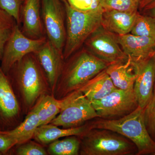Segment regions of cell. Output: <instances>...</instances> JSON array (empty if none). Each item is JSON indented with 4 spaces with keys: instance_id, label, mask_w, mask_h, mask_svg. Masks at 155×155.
Instances as JSON below:
<instances>
[{
    "instance_id": "6da1fadb",
    "label": "cell",
    "mask_w": 155,
    "mask_h": 155,
    "mask_svg": "<svg viewBox=\"0 0 155 155\" xmlns=\"http://www.w3.org/2000/svg\"><path fill=\"white\" fill-rule=\"evenodd\" d=\"M7 75L25 116L42 96L52 94L47 77L35 53L25 56Z\"/></svg>"
},
{
    "instance_id": "7a4b0ae2",
    "label": "cell",
    "mask_w": 155,
    "mask_h": 155,
    "mask_svg": "<svg viewBox=\"0 0 155 155\" xmlns=\"http://www.w3.org/2000/svg\"><path fill=\"white\" fill-rule=\"evenodd\" d=\"M108 66L84 47L81 48L64 61L54 96L61 99L78 90Z\"/></svg>"
},
{
    "instance_id": "3957f363",
    "label": "cell",
    "mask_w": 155,
    "mask_h": 155,
    "mask_svg": "<svg viewBox=\"0 0 155 155\" xmlns=\"http://www.w3.org/2000/svg\"><path fill=\"white\" fill-rule=\"evenodd\" d=\"M91 128L108 129L131 140L137 148V155H155V141L145 124L144 108L137 107L126 116L116 119L95 118L89 121Z\"/></svg>"
},
{
    "instance_id": "277c9868",
    "label": "cell",
    "mask_w": 155,
    "mask_h": 155,
    "mask_svg": "<svg viewBox=\"0 0 155 155\" xmlns=\"http://www.w3.org/2000/svg\"><path fill=\"white\" fill-rule=\"evenodd\" d=\"M79 137V155H132L137 153V148L131 140L108 129L91 128Z\"/></svg>"
},
{
    "instance_id": "5b68a950",
    "label": "cell",
    "mask_w": 155,
    "mask_h": 155,
    "mask_svg": "<svg viewBox=\"0 0 155 155\" xmlns=\"http://www.w3.org/2000/svg\"><path fill=\"white\" fill-rule=\"evenodd\" d=\"M62 1L66 11V38L63 52L65 60L82 48L101 25L103 12L83 13L72 8L67 0Z\"/></svg>"
},
{
    "instance_id": "8992f818",
    "label": "cell",
    "mask_w": 155,
    "mask_h": 155,
    "mask_svg": "<svg viewBox=\"0 0 155 155\" xmlns=\"http://www.w3.org/2000/svg\"><path fill=\"white\" fill-rule=\"evenodd\" d=\"M61 112L49 124L63 128L79 127L98 117L91 102L79 90L63 98Z\"/></svg>"
},
{
    "instance_id": "52a82bcc",
    "label": "cell",
    "mask_w": 155,
    "mask_h": 155,
    "mask_svg": "<svg viewBox=\"0 0 155 155\" xmlns=\"http://www.w3.org/2000/svg\"><path fill=\"white\" fill-rule=\"evenodd\" d=\"M42 21L48 40L63 52L66 38V11L62 0H41Z\"/></svg>"
},
{
    "instance_id": "ba28073f",
    "label": "cell",
    "mask_w": 155,
    "mask_h": 155,
    "mask_svg": "<svg viewBox=\"0 0 155 155\" xmlns=\"http://www.w3.org/2000/svg\"><path fill=\"white\" fill-rule=\"evenodd\" d=\"M84 47L108 65L128 60L118 42L117 35L108 31L101 25L87 39Z\"/></svg>"
},
{
    "instance_id": "9c48e42d",
    "label": "cell",
    "mask_w": 155,
    "mask_h": 155,
    "mask_svg": "<svg viewBox=\"0 0 155 155\" xmlns=\"http://www.w3.org/2000/svg\"><path fill=\"white\" fill-rule=\"evenodd\" d=\"M98 118L116 119L130 114L138 107L133 90L116 88L101 99L91 102Z\"/></svg>"
},
{
    "instance_id": "30bf717a",
    "label": "cell",
    "mask_w": 155,
    "mask_h": 155,
    "mask_svg": "<svg viewBox=\"0 0 155 155\" xmlns=\"http://www.w3.org/2000/svg\"><path fill=\"white\" fill-rule=\"evenodd\" d=\"M47 40L46 36L38 39L29 38L22 33L19 25H16L5 45L0 61L3 72L8 74L14 64L28 54L36 53Z\"/></svg>"
},
{
    "instance_id": "8fae6325",
    "label": "cell",
    "mask_w": 155,
    "mask_h": 155,
    "mask_svg": "<svg viewBox=\"0 0 155 155\" xmlns=\"http://www.w3.org/2000/svg\"><path fill=\"white\" fill-rule=\"evenodd\" d=\"M25 117L8 76L0 65V130L14 129Z\"/></svg>"
},
{
    "instance_id": "7c38bea8",
    "label": "cell",
    "mask_w": 155,
    "mask_h": 155,
    "mask_svg": "<svg viewBox=\"0 0 155 155\" xmlns=\"http://www.w3.org/2000/svg\"><path fill=\"white\" fill-rule=\"evenodd\" d=\"M130 61L136 75L134 91L139 107L144 108L153 92L155 84L154 58L153 56L144 60L133 61L130 59Z\"/></svg>"
},
{
    "instance_id": "4fadbf2b",
    "label": "cell",
    "mask_w": 155,
    "mask_h": 155,
    "mask_svg": "<svg viewBox=\"0 0 155 155\" xmlns=\"http://www.w3.org/2000/svg\"><path fill=\"white\" fill-rule=\"evenodd\" d=\"M35 54L46 75L52 94L54 95L65 61L63 53L48 39Z\"/></svg>"
},
{
    "instance_id": "5bb4252c",
    "label": "cell",
    "mask_w": 155,
    "mask_h": 155,
    "mask_svg": "<svg viewBox=\"0 0 155 155\" xmlns=\"http://www.w3.org/2000/svg\"><path fill=\"white\" fill-rule=\"evenodd\" d=\"M20 28L28 37L38 39L46 36L42 21L41 0H24L20 12Z\"/></svg>"
},
{
    "instance_id": "9a60e30c",
    "label": "cell",
    "mask_w": 155,
    "mask_h": 155,
    "mask_svg": "<svg viewBox=\"0 0 155 155\" xmlns=\"http://www.w3.org/2000/svg\"><path fill=\"white\" fill-rule=\"evenodd\" d=\"M122 51L130 60L139 61L150 58L155 52V39L131 33L117 35Z\"/></svg>"
},
{
    "instance_id": "2e32d148",
    "label": "cell",
    "mask_w": 155,
    "mask_h": 155,
    "mask_svg": "<svg viewBox=\"0 0 155 155\" xmlns=\"http://www.w3.org/2000/svg\"><path fill=\"white\" fill-rule=\"evenodd\" d=\"M139 13V11L128 13L115 10L104 11L101 25L116 35H125L131 32Z\"/></svg>"
},
{
    "instance_id": "e0dca14e",
    "label": "cell",
    "mask_w": 155,
    "mask_h": 155,
    "mask_svg": "<svg viewBox=\"0 0 155 155\" xmlns=\"http://www.w3.org/2000/svg\"><path fill=\"white\" fill-rule=\"evenodd\" d=\"M89 122L79 127L59 128L56 125L48 124L39 126L35 130L33 139L44 146L63 137L71 136H79L91 129Z\"/></svg>"
},
{
    "instance_id": "ac0fdd59",
    "label": "cell",
    "mask_w": 155,
    "mask_h": 155,
    "mask_svg": "<svg viewBox=\"0 0 155 155\" xmlns=\"http://www.w3.org/2000/svg\"><path fill=\"white\" fill-rule=\"evenodd\" d=\"M116 88L105 69L89 80L78 90L91 102L102 98Z\"/></svg>"
},
{
    "instance_id": "d6986e66",
    "label": "cell",
    "mask_w": 155,
    "mask_h": 155,
    "mask_svg": "<svg viewBox=\"0 0 155 155\" xmlns=\"http://www.w3.org/2000/svg\"><path fill=\"white\" fill-rule=\"evenodd\" d=\"M106 71L116 88L133 90L136 75L129 58L125 62L108 65Z\"/></svg>"
},
{
    "instance_id": "ffe728a7",
    "label": "cell",
    "mask_w": 155,
    "mask_h": 155,
    "mask_svg": "<svg viewBox=\"0 0 155 155\" xmlns=\"http://www.w3.org/2000/svg\"><path fill=\"white\" fill-rule=\"evenodd\" d=\"M63 105V98L58 99L53 94H45L40 97L32 108L38 115L40 126L49 124L61 112Z\"/></svg>"
},
{
    "instance_id": "44dd1931",
    "label": "cell",
    "mask_w": 155,
    "mask_h": 155,
    "mask_svg": "<svg viewBox=\"0 0 155 155\" xmlns=\"http://www.w3.org/2000/svg\"><path fill=\"white\" fill-rule=\"evenodd\" d=\"M39 126L38 115L36 111L32 109L17 127L12 130L0 131L15 139L17 140V144H20L33 139L35 130Z\"/></svg>"
},
{
    "instance_id": "7402d4cb",
    "label": "cell",
    "mask_w": 155,
    "mask_h": 155,
    "mask_svg": "<svg viewBox=\"0 0 155 155\" xmlns=\"http://www.w3.org/2000/svg\"><path fill=\"white\" fill-rule=\"evenodd\" d=\"M80 146L79 136H71L51 143L47 150L50 155H78Z\"/></svg>"
},
{
    "instance_id": "603a6c76",
    "label": "cell",
    "mask_w": 155,
    "mask_h": 155,
    "mask_svg": "<svg viewBox=\"0 0 155 155\" xmlns=\"http://www.w3.org/2000/svg\"><path fill=\"white\" fill-rule=\"evenodd\" d=\"M17 25V21L14 17L0 8V61L5 45Z\"/></svg>"
},
{
    "instance_id": "cb8c5ba5",
    "label": "cell",
    "mask_w": 155,
    "mask_h": 155,
    "mask_svg": "<svg viewBox=\"0 0 155 155\" xmlns=\"http://www.w3.org/2000/svg\"><path fill=\"white\" fill-rule=\"evenodd\" d=\"M130 33L155 39V18L139 13Z\"/></svg>"
},
{
    "instance_id": "d4e9b609",
    "label": "cell",
    "mask_w": 155,
    "mask_h": 155,
    "mask_svg": "<svg viewBox=\"0 0 155 155\" xmlns=\"http://www.w3.org/2000/svg\"><path fill=\"white\" fill-rule=\"evenodd\" d=\"M104 11H115L134 13L138 12L139 0H100Z\"/></svg>"
},
{
    "instance_id": "484cf974",
    "label": "cell",
    "mask_w": 155,
    "mask_h": 155,
    "mask_svg": "<svg viewBox=\"0 0 155 155\" xmlns=\"http://www.w3.org/2000/svg\"><path fill=\"white\" fill-rule=\"evenodd\" d=\"M28 140L22 144H17L11 150L16 155H48L46 149L43 145L35 140ZM10 150V151H11Z\"/></svg>"
},
{
    "instance_id": "4316f807",
    "label": "cell",
    "mask_w": 155,
    "mask_h": 155,
    "mask_svg": "<svg viewBox=\"0 0 155 155\" xmlns=\"http://www.w3.org/2000/svg\"><path fill=\"white\" fill-rule=\"evenodd\" d=\"M144 119L147 130L155 141V84L152 96L144 108Z\"/></svg>"
},
{
    "instance_id": "83f0119b",
    "label": "cell",
    "mask_w": 155,
    "mask_h": 155,
    "mask_svg": "<svg viewBox=\"0 0 155 155\" xmlns=\"http://www.w3.org/2000/svg\"><path fill=\"white\" fill-rule=\"evenodd\" d=\"M69 6L76 11L83 13L104 12L100 0H67Z\"/></svg>"
},
{
    "instance_id": "f1b7e54d",
    "label": "cell",
    "mask_w": 155,
    "mask_h": 155,
    "mask_svg": "<svg viewBox=\"0 0 155 155\" xmlns=\"http://www.w3.org/2000/svg\"><path fill=\"white\" fill-rule=\"evenodd\" d=\"M24 0H0V8L6 11L16 19L20 26V12Z\"/></svg>"
},
{
    "instance_id": "f546056e",
    "label": "cell",
    "mask_w": 155,
    "mask_h": 155,
    "mask_svg": "<svg viewBox=\"0 0 155 155\" xmlns=\"http://www.w3.org/2000/svg\"><path fill=\"white\" fill-rule=\"evenodd\" d=\"M17 141L15 139L0 131V154H7L15 146Z\"/></svg>"
},
{
    "instance_id": "4dcf8cb0",
    "label": "cell",
    "mask_w": 155,
    "mask_h": 155,
    "mask_svg": "<svg viewBox=\"0 0 155 155\" xmlns=\"http://www.w3.org/2000/svg\"><path fill=\"white\" fill-rule=\"evenodd\" d=\"M140 10L143 14L155 18V0H152Z\"/></svg>"
},
{
    "instance_id": "1f68e13d",
    "label": "cell",
    "mask_w": 155,
    "mask_h": 155,
    "mask_svg": "<svg viewBox=\"0 0 155 155\" xmlns=\"http://www.w3.org/2000/svg\"><path fill=\"white\" fill-rule=\"evenodd\" d=\"M152 0H142L141 2H140L139 9L141 10L148 3L150 2Z\"/></svg>"
},
{
    "instance_id": "d6a6232c",
    "label": "cell",
    "mask_w": 155,
    "mask_h": 155,
    "mask_svg": "<svg viewBox=\"0 0 155 155\" xmlns=\"http://www.w3.org/2000/svg\"><path fill=\"white\" fill-rule=\"evenodd\" d=\"M153 57H154V58L155 62V52L154 53V54Z\"/></svg>"
},
{
    "instance_id": "836d02e7",
    "label": "cell",
    "mask_w": 155,
    "mask_h": 155,
    "mask_svg": "<svg viewBox=\"0 0 155 155\" xmlns=\"http://www.w3.org/2000/svg\"><path fill=\"white\" fill-rule=\"evenodd\" d=\"M140 1V2H141V1H142V0H139Z\"/></svg>"
},
{
    "instance_id": "e575fe53",
    "label": "cell",
    "mask_w": 155,
    "mask_h": 155,
    "mask_svg": "<svg viewBox=\"0 0 155 155\" xmlns=\"http://www.w3.org/2000/svg\"><path fill=\"white\" fill-rule=\"evenodd\" d=\"M1 155V154H0V155Z\"/></svg>"
}]
</instances>
